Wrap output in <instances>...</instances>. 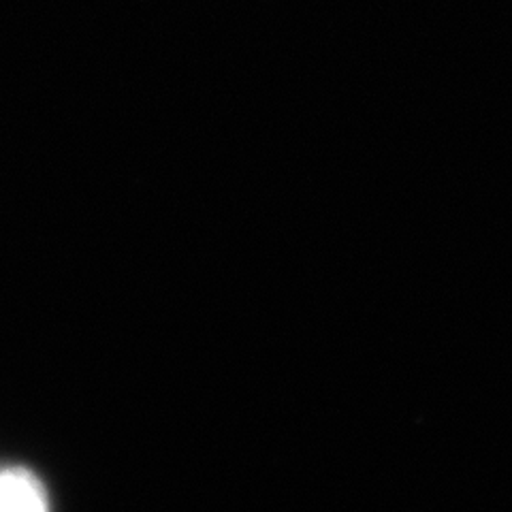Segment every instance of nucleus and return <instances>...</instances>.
Segmentation results:
<instances>
[{
	"label": "nucleus",
	"instance_id": "obj_1",
	"mask_svg": "<svg viewBox=\"0 0 512 512\" xmlns=\"http://www.w3.org/2000/svg\"><path fill=\"white\" fill-rule=\"evenodd\" d=\"M0 512H47L37 480L22 470L0 474Z\"/></svg>",
	"mask_w": 512,
	"mask_h": 512
}]
</instances>
